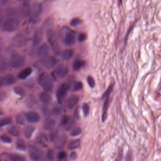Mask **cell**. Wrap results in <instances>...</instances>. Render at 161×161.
<instances>
[{"label":"cell","mask_w":161,"mask_h":161,"mask_svg":"<svg viewBox=\"0 0 161 161\" xmlns=\"http://www.w3.org/2000/svg\"><path fill=\"white\" fill-rule=\"evenodd\" d=\"M46 36L53 53L56 55H60L61 53V48L57 41L55 31L53 29H48L47 31Z\"/></svg>","instance_id":"cell-1"},{"label":"cell","mask_w":161,"mask_h":161,"mask_svg":"<svg viewBox=\"0 0 161 161\" xmlns=\"http://www.w3.org/2000/svg\"><path fill=\"white\" fill-rule=\"evenodd\" d=\"M20 20L14 17H10L4 21L3 25V30L6 33H12L17 30L20 27Z\"/></svg>","instance_id":"cell-2"},{"label":"cell","mask_w":161,"mask_h":161,"mask_svg":"<svg viewBox=\"0 0 161 161\" xmlns=\"http://www.w3.org/2000/svg\"><path fill=\"white\" fill-rule=\"evenodd\" d=\"M38 82L41 87L45 91L50 92L52 89L53 87L52 80L47 73H43L40 75Z\"/></svg>","instance_id":"cell-3"},{"label":"cell","mask_w":161,"mask_h":161,"mask_svg":"<svg viewBox=\"0 0 161 161\" xmlns=\"http://www.w3.org/2000/svg\"><path fill=\"white\" fill-rule=\"evenodd\" d=\"M43 7L42 4L38 2L33 3L31 5L29 16L30 20L34 21L37 20L43 12Z\"/></svg>","instance_id":"cell-4"},{"label":"cell","mask_w":161,"mask_h":161,"mask_svg":"<svg viewBox=\"0 0 161 161\" xmlns=\"http://www.w3.org/2000/svg\"><path fill=\"white\" fill-rule=\"evenodd\" d=\"M25 64V60L23 56L19 54H13L10 59V66L12 68H19L23 66Z\"/></svg>","instance_id":"cell-5"},{"label":"cell","mask_w":161,"mask_h":161,"mask_svg":"<svg viewBox=\"0 0 161 161\" xmlns=\"http://www.w3.org/2000/svg\"><path fill=\"white\" fill-rule=\"evenodd\" d=\"M41 64L47 69H51L57 64V60L54 57L48 55L40 58Z\"/></svg>","instance_id":"cell-6"},{"label":"cell","mask_w":161,"mask_h":161,"mask_svg":"<svg viewBox=\"0 0 161 161\" xmlns=\"http://www.w3.org/2000/svg\"><path fill=\"white\" fill-rule=\"evenodd\" d=\"M69 89V85L63 83L59 87L56 93L57 98L59 104H62Z\"/></svg>","instance_id":"cell-7"},{"label":"cell","mask_w":161,"mask_h":161,"mask_svg":"<svg viewBox=\"0 0 161 161\" xmlns=\"http://www.w3.org/2000/svg\"><path fill=\"white\" fill-rule=\"evenodd\" d=\"M76 40V34L72 30L66 32L64 37L63 43L67 47H71L75 44Z\"/></svg>","instance_id":"cell-8"},{"label":"cell","mask_w":161,"mask_h":161,"mask_svg":"<svg viewBox=\"0 0 161 161\" xmlns=\"http://www.w3.org/2000/svg\"><path fill=\"white\" fill-rule=\"evenodd\" d=\"M15 76L12 74H8L0 77V88L6 85H11L16 82Z\"/></svg>","instance_id":"cell-9"},{"label":"cell","mask_w":161,"mask_h":161,"mask_svg":"<svg viewBox=\"0 0 161 161\" xmlns=\"http://www.w3.org/2000/svg\"><path fill=\"white\" fill-rule=\"evenodd\" d=\"M43 31L41 29H37L34 32L33 35L32 44L33 47H37L41 44L43 40Z\"/></svg>","instance_id":"cell-10"},{"label":"cell","mask_w":161,"mask_h":161,"mask_svg":"<svg viewBox=\"0 0 161 161\" xmlns=\"http://www.w3.org/2000/svg\"><path fill=\"white\" fill-rule=\"evenodd\" d=\"M55 73L59 78H63L69 73V68L65 65L60 64L55 69Z\"/></svg>","instance_id":"cell-11"},{"label":"cell","mask_w":161,"mask_h":161,"mask_svg":"<svg viewBox=\"0 0 161 161\" xmlns=\"http://www.w3.org/2000/svg\"><path fill=\"white\" fill-rule=\"evenodd\" d=\"M42 153L36 148L31 146L29 149V156L33 161H38L42 158Z\"/></svg>","instance_id":"cell-12"},{"label":"cell","mask_w":161,"mask_h":161,"mask_svg":"<svg viewBox=\"0 0 161 161\" xmlns=\"http://www.w3.org/2000/svg\"><path fill=\"white\" fill-rule=\"evenodd\" d=\"M14 43L18 47H23L27 43V38L25 35L19 34L14 37Z\"/></svg>","instance_id":"cell-13"},{"label":"cell","mask_w":161,"mask_h":161,"mask_svg":"<svg viewBox=\"0 0 161 161\" xmlns=\"http://www.w3.org/2000/svg\"><path fill=\"white\" fill-rule=\"evenodd\" d=\"M26 119L30 123H36L40 120V116L36 112L30 111L26 114Z\"/></svg>","instance_id":"cell-14"},{"label":"cell","mask_w":161,"mask_h":161,"mask_svg":"<svg viewBox=\"0 0 161 161\" xmlns=\"http://www.w3.org/2000/svg\"><path fill=\"white\" fill-rule=\"evenodd\" d=\"M66 140L67 138L65 135H63L58 136L54 141V146L57 149H61L65 145Z\"/></svg>","instance_id":"cell-15"},{"label":"cell","mask_w":161,"mask_h":161,"mask_svg":"<svg viewBox=\"0 0 161 161\" xmlns=\"http://www.w3.org/2000/svg\"><path fill=\"white\" fill-rule=\"evenodd\" d=\"M26 105L29 108L35 109L38 106V101L33 95H29L26 99Z\"/></svg>","instance_id":"cell-16"},{"label":"cell","mask_w":161,"mask_h":161,"mask_svg":"<svg viewBox=\"0 0 161 161\" xmlns=\"http://www.w3.org/2000/svg\"><path fill=\"white\" fill-rule=\"evenodd\" d=\"M30 0H23L22 4V11L24 16L26 17L29 16L31 8Z\"/></svg>","instance_id":"cell-17"},{"label":"cell","mask_w":161,"mask_h":161,"mask_svg":"<svg viewBox=\"0 0 161 161\" xmlns=\"http://www.w3.org/2000/svg\"><path fill=\"white\" fill-rule=\"evenodd\" d=\"M49 48L48 47L47 44L46 43L43 44L39 47V49L38 50V56L40 58L43 57L44 56L49 54Z\"/></svg>","instance_id":"cell-18"},{"label":"cell","mask_w":161,"mask_h":161,"mask_svg":"<svg viewBox=\"0 0 161 161\" xmlns=\"http://www.w3.org/2000/svg\"><path fill=\"white\" fill-rule=\"evenodd\" d=\"M56 123V121L54 119H47L43 125V128L46 131H51L54 128Z\"/></svg>","instance_id":"cell-19"},{"label":"cell","mask_w":161,"mask_h":161,"mask_svg":"<svg viewBox=\"0 0 161 161\" xmlns=\"http://www.w3.org/2000/svg\"><path fill=\"white\" fill-rule=\"evenodd\" d=\"M32 68L30 67L24 68L18 74V78L20 79H26L32 73Z\"/></svg>","instance_id":"cell-20"},{"label":"cell","mask_w":161,"mask_h":161,"mask_svg":"<svg viewBox=\"0 0 161 161\" xmlns=\"http://www.w3.org/2000/svg\"><path fill=\"white\" fill-rule=\"evenodd\" d=\"M41 102L45 105H48L51 102V98L50 95L46 92L41 93L39 97Z\"/></svg>","instance_id":"cell-21"},{"label":"cell","mask_w":161,"mask_h":161,"mask_svg":"<svg viewBox=\"0 0 161 161\" xmlns=\"http://www.w3.org/2000/svg\"><path fill=\"white\" fill-rule=\"evenodd\" d=\"M35 128L33 126H27L24 127L23 130L24 135V137L27 139H30L34 132Z\"/></svg>","instance_id":"cell-22"},{"label":"cell","mask_w":161,"mask_h":161,"mask_svg":"<svg viewBox=\"0 0 161 161\" xmlns=\"http://www.w3.org/2000/svg\"><path fill=\"white\" fill-rule=\"evenodd\" d=\"M74 55V51L72 49H67L63 52L62 57L64 60H69L71 59Z\"/></svg>","instance_id":"cell-23"},{"label":"cell","mask_w":161,"mask_h":161,"mask_svg":"<svg viewBox=\"0 0 161 161\" xmlns=\"http://www.w3.org/2000/svg\"><path fill=\"white\" fill-rule=\"evenodd\" d=\"M9 65L10 64L5 58L0 56V71H4L7 70Z\"/></svg>","instance_id":"cell-24"},{"label":"cell","mask_w":161,"mask_h":161,"mask_svg":"<svg viewBox=\"0 0 161 161\" xmlns=\"http://www.w3.org/2000/svg\"><path fill=\"white\" fill-rule=\"evenodd\" d=\"M79 102V98L77 97H72L69 98L67 101V106L68 108H73Z\"/></svg>","instance_id":"cell-25"},{"label":"cell","mask_w":161,"mask_h":161,"mask_svg":"<svg viewBox=\"0 0 161 161\" xmlns=\"http://www.w3.org/2000/svg\"><path fill=\"white\" fill-rule=\"evenodd\" d=\"M7 130L8 133L13 137H18L20 135V132L19 129L14 125H11L8 127Z\"/></svg>","instance_id":"cell-26"},{"label":"cell","mask_w":161,"mask_h":161,"mask_svg":"<svg viewBox=\"0 0 161 161\" xmlns=\"http://www.w3.org/2000/svg\"><path fill=\"white\" fill-rule=\"evenodd\" d=\"M85 64V62L83 60H76L73 64V68L75 71H78L83 67Z\"/></svg>","instance_id":"cell-27"},{"label":"cell","mask_w":161,"mask_h":161,"mask_svg":"<svg viewBox=\"0 0 161 161\" xmlns=\"http://www.w3.org/2000/svg\"><path fill=\"white\" fill-rule=\"evenodd\" d=\"M26 114L24 113H20L16 116V122L18 124L23 125L26 122Z\"/></svg>","instance_id":"cell-28"},{"label":"cell","mask_w":161,"mask_h":161,"mask_svg":"<svg viewBox=\"0 0 161 161\" xmlns=\"http://www.w3.org/2000/svg\"><path fill=\"white\" fill-rule=\"evenodd\" d=\"M13 90L15 94L17 95H19L20 97H23L26 95V90L23 87L18 85L14 87L13 88Z\"/></svg>","instance_id":"cell-29"},{"label":"cell","mask_w":161,"mask_h":161,"mask_svg":"<svg viewBox=\"0 0 161 161\" xmlns=\"http://www.w3.org/2000/svg\"><path fill=\"white\" fill-rule=\"evenodd\" d=\"M80 142L79 139L70 142L68 145V148L69 150H74L79 148L80 146Z\"/></svg>","instance_id":"cell-30"},{"label":"cell","mask_w":161,"mask_h":161,"mask_svg":"<svg viewBox=\"0 0 161 161\" xmlns=\"http://www.w3.org/2000/svg\"><path fill=\"white\" fill-rule=\"evenodd\" d=\"M16 148L20 151H25L26 149V145L23 139H18L16 142Z\"/></svg>","instance_id":"cell-31"},{"label":"cell","mask_w":161,"mask_h":161,"mask_svg":"<svg viewBox=\"0 0 161 161\" xmlns=\"http://www.w3.org/2000/svg\"><path fill=\"white\" fill-rule=\"evenodd\" d=\"M9 157L12 161H24L26 160L23 156L18 154H11L9 155Z\"/></svg>","instance_id":"cell-32"},{"label":"cell","mask_w":161,"mask_h":161,"mask_svg":"<svg viewBox=\"0 0 161 161\" xmlns=\"http://www.w3.org/2000/svg\"><path fill=\"white\" fill-rule=\"evenodd\" d=\"M12 122V119L10 117H5L0 121V127L10 124Z\"/></svg>","instance_id":"cell-33"},{"label":"cell","mask_w":161,"mask_h":161,"mask_svg":"<svg viewBox=\"0 0 161 161\" xmlns=\"http://www.w3.org/2000/svg\"><path fill=\"white\" fill-rule=\"evenodd\" d=\"M83 87V85L80 81H75L72 85V89L74 91H78L81 90Z\"/></svg>","instance_id":"cell-34"},{"label":"cell","mask_w":161,"mask_h":161,"mask_svg":"<svg viewBox=\"0 0 161 161\" xmlns=\"http://www.w3.org/2000/svg\"><path fill=\"white\" fill-rule=\"evenodd\" d=\"M58 133H59V131L57 129H53L52 130H51L49 136L50 141H54L55 139H56L58 137L57 136Z\"/></svg>","instance_id":"cell-35"},{"label":"cell","mask_w":161,"mask_h":161,"mask_svg":"<svg viewBox=\"0 0 161 161\" xmlns=\"http://www.w3.org/2000/svg\"><path fill=\"white\" fill-rule=\"evenodd\" d=\"M82 129L80 127H76L71 131L70 135L72 137H76L82 133Z\"/></svg>","instance_id":"cell-36"},{"label":"cell","mask_w":161,"mask_h":161,"mask_svg":"<svg viewBox=\"0 0 161 161\" xmlns=\"http://www.w3.org/2000/svg\"><path fill=\"white\" fill-rule=\"evenodd\" d=\"M42 112L43 116L45 119H47L49 118L50 112L49 109L45 105V106H43L42 109Z\"/></svg>","instance_id":"cell-37"},{"label":"cell","mask_w":161,"mask_h":161,"mask_svg":"<svg viewBox=\"0 0 161 161\" xmlns=\"http://www.w3.org/2000/svg\"><path fill=\"white\" fill-rule=\"evenodd\" d=\"M80 22H81V21L79 18H75L70 21V26L73 27H77L80 24Z\"/></svg>","instance_id":"cell-38"},{"label":"cell","mask_w":161,"mask_h":161,"mask_svg":"<svg viewBox=\"0 0 161 161\" xmlns=\"http://www.w3.org/2000/svg\"><path fill=\"white\" fill-rule=\"evenodd\" d=\"M0 139L1 140V141L3 142L4 143H7V144H10L12 143V139L11 138L9 137L8 136L5 135H3L1 136L0 137Z\"/></svg>","instance_id":"cell-39"},{"label":"cell","mask_w":161,"mask_h":161,"mask_svg":"<svg viewBox=\"0 0 161 161\" xmlns=\"http://www.w3.org/2000/svg\"><path fill=\"white\" fill-rule=\"evenodd\" d=\"M82 109L83 111V114L85 116H87L89 114L90 111V106L88 104H83L82 106Z\"/></svg>","instance_id":"cell-40"},{"label":"cell","mask_w":161,"mask_h":161,"mask_svg":"<svg viewBox=\"0 0 161 161\" xmlns=\"http://www.w3.org/2000/svg\"><path fill=\"white\" fill-rule=\"evenodd\" d=\"M61 112H62V109L59 106H56L53 109L51 114L55 116H58L61 114Z\"/></svg>","instance_id":"cell-41"},{"label":"cell","mask_w":161,"mask_h":161,"mask_svg":"<svg viewBox=\"0 0 161 161\" xmlns=\"http://www.w3.org/2000/svg\"><path fill=\"white\" fill-rule=\"evenodd\" d=\"M87 82L90 88H94L95 85V82L94 78H93L92 76H89L87 78Z\"/></svg>","instance_id":"cell-42"},{"label":"cell","mask_w":161,"mask_h":161,"mask_svg":"<svg viewBox=\"0 0 161 161\" xmlns=\"http://www.w3.org/2000/svg\"><path fill=\"white\" fill-rule=\"evenodd\" d=\"M86 39V35L84 33H81L78 37V41L80 43H83Z\"/></svg>","instance_id":"cell-43"},{"label":"cell","mask_w":161,"mask_h":161,"mask_svg":"<svg viewBox=\"0 0 161 161\" xmlns=\"http://www.w3.org/2000/svg\"><path fill=\"white\" fill-rule=\"evenodd\" d=\"M66 156V153L64 151H60L59 153L57 155V159L59 160H62L64 159L65 158Z\"/></svg>","instance_id":"cell-44"},{"label":"cell","mask_w":161,"mask_h":161,"mask_svg":"<svg viewBox=\"0 0 161 161\" xmlns=\"http://www.w3.org/2000/svg\"><path fill=\"white\" fill-rule=\"evenodd\" d=\"M69 118L67 116H64L61 119V124L62 125H66L67 124L69 121Z\"/></svg>","instance_id":"cell-45"},{"label":"cell","mask_w":161,"mask_h":161,"mask_svg":"<svg viewBox=\"0 0 161 161\" xmlns=\"http://www.w3.org/2000/svg\"><path fill=\"white\" fill-rule=\"evenodd\" d=\"M47 157L49 160H52L54 158V152L52 150H49L47 154Z\"/></svg>","instance_id":"cell-46"},{"label":"cell","mask_w":161,"mask_h":161,"mask_svg":"<svg viewBox=\"0 0 161 161\" xmlns=\"http://www.w3.org/2000/svg\"><path fill=\"white\" fill-rule=\"evenodd\" d=\"M7 93L4 91H0V102L4 101L7 97Z\"/></svg>","instance_id":"cell-47"},{"label":"cell","mask_w":161,"mask_h":161,"mask_svg":"<svg viewBox=\"0 0 161 161\" xmlns=\"http://www.w3.org/2000/svg\"><path fill=\"white\" fill-rule=\"evenodd\" d=\"M52 20L51 18H49L45 21L44 23V26L45 28L51 26V25L52 24Z\"/></svg>","instance_id":"cell-48"},{"label":"cell","mask_w":161,"mask_h":161,"mask_svg":"<svg viewBox=\"0 0 161 161\" xmlns=\"http://www.w3.org/2000/svg\"><path fill=\"white\" fill-rule=\"evenodd\" d=\"M75 122L73 120L70 121L69 122H68L67 124V126H66V129L67 130H69V129H71L72 128V127H73L75 125Z\"/></svg>","instance_id":"cell-49"},{"label":"cell","mask_w":161,"mask_h":161,"mask_svg":"<svg viewBox=\"0 0 161 161\" xmlns=\"http://www.w3.org/2000/svg\"><path fill=\"white\" fill-rule=\"evenodd\" d=\"M74 117L77 120L79 119V108L78 107L76 108V109H75V111H74Z\"/></svg>","instance_id":"cell-50"},{"label":"cell","mask_w":161,"mask_h":161,"mask_svg":"<svg viewBox=\"0 0 161 161\" xmlns=\"http://www.w3.org/2000/svg\"><path fill=\"white\" fill-rule=\"evenodd\" d=\"M77 158V154L76 152H72L70 155V158L72 160H75Z\"/></svg>","instance_id":"cell-51"},{"label":"cell","mask_w":161,"mask_h":161,"mask_svg":"<svg viewBox=\"0 0 161 161\" xmlns=\"http://www.w3.org/2000/svg\"><path fill=\"white\" fill-rule=\"evenodd\" d=\"M45 138H46V137L44 135H41L39 136V137L38 138V141L40 142V143H41V142H43L45 141V139H46Z\"/></svg>","instance_id":"cell-52"},{"label":"cell","mask_w":161,"mask_h":161,"mask_svg":"<svg viewBox=\"0 0 161 161\" xmlns=\"http://www.w3.org/2000/svg\"><path fill=\"white\" fill-rule=\"evenodd\" d=\"M10 0H0V4L2 5H6L9 3Z\"/></svg>","instance_id":"cell-53"},{"label":"cell","mask_w":161,"mask_h":161,"mask_svg":"<svg viewBox=\"0 0 161 161\" xmlns=\"http://www.w3.org/2000/svg\"><path fill=\"white\" fill-rule=\"evenodd\" d=\"M3 40L0 38V54L1 53V51L3 49Z\"/></svg>","instance_id":"cell-54"},{"label":"cell","mask_w":161,"mask_h":161,"mask_svg":"<svg viewBox=\"0 0 161 161\" xmlns=\"http://www.w3.org/2000/svg\"><path fill=\"white\" fill-rule=\"evenodd\" d=\"M2 20H3V16L1 13H0V24H1V22H2Z\"/></svg>","instance_id":"cell-55"},{"label":"cell","mask_w":161,"mask_h":161,"mask_svg":"<svg viewBox=\"0 0 161 161\" xmlns=\"http://www.w3.org/2000/svg\"><path fill=\"white\" fill-rule=\"evenodd\" d=\"M16 1H23V0H16Z\"/></svg>","instance_id":"cell-56"},{"label":"cell","mask_w":161,"mask_h":161,"mask_svg":"<svg viewBox=\"0 0 161 161\" xmlns=\"http://www.w3.org/2000/svg\"><path fill=\"white\" fill-rule=\"evenodd\" d=\"M2 114H3V113H2V112L0 111V115H1Z\"/></svg>","instance_id":"cell-57"}]
</instances>
